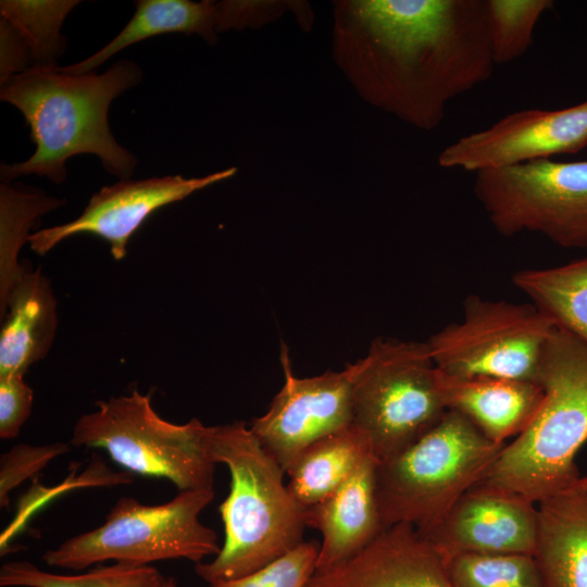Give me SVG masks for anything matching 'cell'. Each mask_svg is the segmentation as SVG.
Instances as JSON below:
<instances>
[{"label": "cell", "instance_id": "obj_1", "mask_svg": "<svg viewBox=\"0 0 587 587\" xmlns=\"http://www.w3.org/2000/svg\"><path fill=\"white\" fill-rule=\"evenodd\" d=\"M332 57L358 96L422 130L495 67L485 0H337Z\"/></svg>", "mask_w": 587, "mask_h": 587}, {"label": "cell", "instance_id": "obj_2", "mask_svg": "<svg viewBox=\"0 0 587 587\" xmlns=\"http://www.w3.org/2000/svg\"><path fill=\"white\" fill-rule=\"evenodd\" d=\"M142 77L137 63L120 60L102 74L32 68L1 83L0 99L20 110L36 145L26 161L1 164L2 182L34 174L61 184L66 162L77 154H95L108 173L130 179L137 158L115 140L109 108Z\"/></svg>", "mask_w": 587, "mask_h": 587}, {"label": "cell", "instance_id": "obj_3", "mask_svg": "<svg viewBox=\"0 0 587 587\" xmlns=\"http://www.w3.org/2000/svg\"><path fill=\"white\" fill-rule=\"evenodd\" d=\"M205 450L230 473L218 511L225 539L220 552L195 572L210 585L249 575L303 542L307 508L284 483L282 465L243 422L207 426Z\"/></svg>", "mask_w": 587, "mask_h": 587}, {"label": "cell", "instance_id": "obj_4", "mask_svg": "<svg viewBox=\"0 0 587 587\" xmlns=\"http://www.w3.org/2000/svg\"><path fill=\"white\" fill-rule=\"evenodd\" d=\"M537 383L544 397L534 419L476 484L536 504L572 489L579 478L575 459L587 441V346L555 327Z\"/></svg>", "mask_w": 587, "mask_h": 587}, {"label": "cell", "instance_id": "obj_5", "mask_svg": "<svg viewBox=\"0 0 587 587\" xmlns=\"http://www.w3.org/2000/svg\"><path fill=\"white\" fill-rule=\"evenodd\" d=\"M504 445L488 439L462 413L447 410L413 444L378 462L376 496L384 527L409 524L424 532L434 526L482 479Z\"/></svg>", "mask_w": 587, "mask_h": 587}, {"label": "cell", "instance_id": "obj_6", "mask_svg": "<svg viewBox=\"0 0 587 587\" xmlns=\"http://www.w3.org/2000/svg\"><path fill=\"white\" fill-rule=\"evenodd\" d=\"M347 369L352 424L367 439L378 462L409 447L449 410L444 374L427 342L377 338Z\"/></svg>", "mask_w": 587, "mask_h": 587}, {"label": "cell", "instance_id": "obj_7", "mask_svg": "<svg viewBox=\"0 0 587 587\" xmlns=\"http://www.w3.org/2000/svg\"><path fill=\"white\" fill-rule=\"evenodd\" d=\"M214 497V489L183 490L154 505L122 497L100 526L64 540L41 559L49 566L72 571L107 561L151 565L185 559L200 563L221 550L216 533L199 519Z\"/></svg>", "mask_w": 587, "mask_h": 587}, {"label": "cell", "instance_id": "obj_8", "mask_svg": "<svg viewBox=\"0 0 587 587\" xmlns=\"http://www.w3.org/2000/svg\"><path fill=\"white\" fill-rule=\"evenodd\" d=\"M96 405L75 423L72 445L104 449L126 471L168 479L179 491L214 489L216 463L204 447L207 426L198 419L165 421L154 411L150 394L136 389Z\"/></svg>", "mask_w": 587, "mask_h": 587}, {"label": "cell", "instance_id": "obj_9", "mask_svg": "<svg viewBox=\"0 0 587 587\" xmlns=\"http://www.w3.org/2000/svg\"><path fill=\"white\" fill-rule=\"evenodd\" d=\"M473 188L500 235L529 232L566 249H587V160L484 170Z\"/></svg>", "mask_w": 587, "mask_h": 587}, {"label": "cell", "instance_id": "obj_10", "mask_svg": "<svg viewBox=\"0 0 587 587\" xmlns=\"http://www.w3.org/2000/svg\"><path fill=\"white\" fill-rule=\"evenodd\" d=\"M554 324L532 303L469 296L463 319L427 341L436 367L458 378L536 382Z\"/></svg>", "mask_w": 587, "mask_h": 587}, {"label": "cell", "instance_id": "obj_11", "mask_svg": "<svg viewBox=\"0 0 587 587\" xmlns=\"http://www.w3.org/2000/svg\"><path fill=\"white\" fill-rule=\"evenodd\" d=\"M280 362L284 384L250 428L286 472L305 448L352 424V389L347 366L300 378L292 373L285 346Z\"/></svg>", "mask_w": 587, "mask_h": 587}, {"label": "cell", "instance_id": "obj_12", "mask_svg": "<svg viewBox=\"0 0 587 587\" xmlns=\"http://www.w3.org/2000/svg\"><path fill=\"white\" fill-rule=\"evenodd\" d=\"M585 147L587 101L561 110L528 109L511 113L447 146L438 155V164L476 173L573 154Z\"/></svg>", "mask_w": 587, "mask_h": 587}, {"label": "cell", "instance_id": "obj_13", "mask_svg": "<svg viewBox=\"0 0 587 587\" xmlns=\"http://www.w3.org/2000/svg\"><path fill=\"white\" fill-rule=\"evenodd\" d=\"M236 173L233 166L201 177L167 175L120 180L93 193L75 220L32 233L28 243L34 252L43 255L68 237L92 234L110 245L115 260H122L129 238L152 213Z\"/></svg>", "mask_w": 587, "mask_h": 587}, {"label": "cell", "instance_id": "obj_14", "mask_svg": "<svg viewBox=\"0 0 587 587\" xmlns=\"http://www.w3.org/2000/svg\"><path fill=\"white\" fill-rule=\"evenodd\" d=\"M537 524L536 503L501 489L475 485L440 521L419 534L445 558L463 553L534 555Z\"/></svg>", "mask_w": 587, "mask_h": 587}, {"label": "cell", "instance_id": "obj_15", "mask_svg": "<svg viewBox=\"0 0 587 587\" xmlns=\"http://www.w3.org/2000/svg\"><path fill=\"white\" fill-rule=\"evenodd\" d=\"M307 587H455L445 558L409 524L385 528L364 550L316 572Z\"/></svg>", "mask_w": 587, "mask_h": 587}, {"label": "cell", "instance_id": "obj_16", "mask_svg": "<svg viewBox=\"0 0 587 587\" xmlns=\"http://www.w3.org/2000/svg\"><path fill=\"white\" fill-rule=\"evenodd\" d=\"M377 465L374 455L366 458L336 490L307 508V526L322 536L315 572L351 560L385 529L376 496Z\"/></svg>", "mask_w": 587, "mask_h": 587}, {"label": "cell", "instance_id": "obj_17", "mask_svg": "<svg viewBox=\"0 0 587 587\" xmlns=\"http://www.w3.org/2000/svg\"><path fill=\"white\" fill-rule=\"evenodd\" d=\"M444 385L448 409L462 413L499 445L527 427L544 397L541 386L529 380L444 374Z\"/></svg>", "mask_w": 587, "mask_h": 587}, {"label": "cell", "instance_id": "obj_18", "mask_svg": "<svg viewBox=\"0 0 587 587\" xmlns=\"http://www.w3.org/2000/svg\"><path fill=\"white\" fill-rule=\"evenodd\" d=\"M3 319L0 377L25 374L47 355L58 326L57 300L41 268L27 267L9 294Z\"/></svg>", "mask_w": 587, "mask_h": 587}, {"label": "cell", "instance_id": "obj_19", "mask_svg": "<svg viewBox=\"0 0 587 587\" xmlns=\"http://www.w3.org/2000/svg\"><path fill=\"white\" fill-rule=\"evenodd\" d=\"M534 557L546 587H587V497L570 489L537 503Z\"/></svg>", "mask_w": 587, "mask_h": 587}, {"label": "cell", "instance_id": "obj_20", "mask_svg": "<svg viewBox=\"0 0 587 587\" xmlns=\"http://www.w3.org/2000/svg\"><path fill=\"white\" fill-rule=\"evenodd\" d=\"M216 1L137 0L136 11L125 27L104 47L85 60L58 70L72 75L93 72L115 53L150 37L182 33L199 35L210 46L218 40Z\"/></svg>", "mask_w": 587, "mask_h": 587}, {"label": "cell", "instance_id": "obj_21", "mask_svg": "<svg viewBox=\"0 0 587 587\" xmlns=\"http://www.w3.org/2000/svg\"><path fill=\"white\" fill-rule=\"evenodd\" d=\"M371 455L367 439L351 424L305 448L286 470L287 487L301 505L311 507L336 490Z\"/></svg>", "mask_w": 587, "mask_h": 587}, {"label": "cell", "instance_id": "obj_22", "mask_svg": "<svg viewBox=\"0 0 587 587\" xmlns=\"http://www.w3.org/2000/svg\"><path fill=\"white\" fill-rule=\"evenodd\" d=\"M512 282L555 327L587 346V258L522 270Z\"/></svg>", "mask_w": 587, "mask_h": 587}, {"label": "cell", "instance_id": "obj_23", "mask_svg": "<svg viewBox=\"0 0 587 587\" xmlns=\"http://www.w3.org/2000/svg\"><path fill=\"white\" fill-rule=\"evenodd\" d=\"M66 204V200L48 196L43 190L22 184L0 185V316L5 315L10 291L27 267L18 262L22 247L28 242L40 218Z\"/></svg>", "mask_w": 587, "mask_h": 587}, {"label": "cell", "instance_id": "obj_24", "mask_svg": "<svg viewBox=\"0 0 587 587\" xmlns=\"http://www.w3.org/2000/svg\"><path fill=\"white\" fill-rule=\"evenodd\" d=\"M165 576L152 565L116 563L85 573L47 572L28 561H11L0 569L1 587H164Z\"/></svg>", "mask_w": 587, "mask_h": 587}, {"label": "cell", "instance_id": "obj_25", "mask_svg": "<svg viewBox=\"0 0 587 587\" xmlns=\"http://www.w3.org/2000/svg\"><path fill=\"white\" fill-rule=\"evenodd\" d=\"M78 0H1V18L9 21L26 40L33 68H57L66 50L61 28Z\"/></svg>", "mask_w": 587, "mask_h": 587}, {"label": "cell", "instance_id": "obj_26", "mask_svg": "<svg viewBox=\"0 0 587 587\" xmlns=\"http://www.w3.org/2000/svg\"><path fill=\"white\" fill-rule=\"evenodd\" d=\"M445 561L455 587H546L533 554L463 553Z\"/></svg>", "mask_w": 587, "mask_h": 587}, {"label": "cell", "instance_id": "obj_27", "mask_svg": "<svg viewBox=\"0 0 587 587\" xmlns=\"http://www.w3.org/2000/svg\"><path fill=\"white\" fill-rule=\"evenodd\" d=\"M552 7L551 0H485L488 39L495 64L522 57L533 42L539 18Z\"/></svg>", "mask_w": 587, "mask_h": 587}, {"label": "cell", "instance_id": "obj_28", "mask_svg": "<svg viewBox=\"0 0 587 587\" xmlns=\"http://www.w3.org/2000/svg\"><path fill=\"white\" fill-rule=\"evenodd\" d=\"M216 5V32L258 29L291 12L299 27L311 32L314 12L303 0H222Z\"/></svg>", "mask_w": 587, "mask_h": 587}, {"label": "cell", "instance_id": "obj_29", "mask_svg": "<svg viewBox=\"0 0 587 587\" xmlns=\"http://www.w3.org/2000/svg\"><path fill=\"white\" fill-rule=\"evenodd\" d=\"M319 547L303 541L255 572L210 587H307L316 571Z\"/></svg>", "mask_w": 587, "mask_h": 587}, {"label": "cell", "instance_id": "obj_30", "mask_svg": "<svg viewBox=\"0 0 587 587\" xmlns=\"http://www.w3.org/2000/svg\"><path fill=\"white\" fill-rule=\"evenodd\" d=\"M70 445H16L0 457V507L7 508L10 492L24 480L43 470L54 458L66 453Z\"/></svg>", "mask_w": 587, "mask_h": 587}, {"label": "cell", "instance_id": "obj_31", "mask_svg": "<svg viewBox=\"0 0 587 587\" xmlns=\"http://www.w3.org/2000/svg\"><path fill=\"white\" fill-rule=\"evenodd\" d=\"M34 392L24 374L0 377V438L18 436L33 408Z\"/></svg>", "mask_w": 587, "mask_h": 587}, {"label": "cell", "instance_id": "obj_32", "mask_svg": "<svg viewBox=\"0 0 587 587\" xmlns=\"http://www.w3.org/2000/svg\"><path fill=\"white\" fill-rule=\"evenodd\" d=\"M33 68L26 40L7 20L0 21V84Z\"/></svg>", "mask_w": 587, "mask_h": 587}, {"label": "cell", "instance_id": "obj_33", "mask_svg": "<svg viewBox=\"0 0 587 587\" xmlns=\"http://www.w3.org/2000/svg\"><path fill=\"white\" fill-rule=\"evenodd\" d=\"M572 489L587 497V476L579 477Z\"/></svg>", "mask_w": 587, "mask_h": 587}, {"label": "cell", "instance_id": "obj_34", "mask_svg": "<svg viewBox=\"0 0 587 587\" xmlns=\"http://www.w3.org/2000/svg\"><path fill=\"white\" fill-rule=\"evenodd\" d=\"M164 587H176V580L173 577H167Z\"/></svg>", "mask_w": 587, "mask_h": 587}]
</instances>
